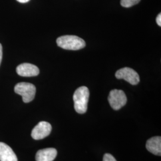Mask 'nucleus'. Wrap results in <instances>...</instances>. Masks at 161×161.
Wrapping results in <instances>:
<instances>
[{"label":"nucleus","instance_id":"1","mask_svg":"<svg viewBox=\"0 0 161 161\" xmlns=\"http://www.w3.org/2000/svg\"><path fill=\"white\" fill-rule=\"evenodd\" d=\"M90 92L86 86H80L76 90L73 99L74 108L77 113L83 114L86 112Z\"/></svg>","mask_w":161,"mask_h":161},{"label":"nucleus","instance_id":"2","mask_svg":"<svg viewBox=\"0 0 161 161\" xmlns=\"http://www.w3.org/2000/svg\"><path fill=\"white\" fill-rule=\"evenodd\" d=\"M58 47L69 50H78L84 48L86 42L84 40L75 35H64L57 39Z\"/></svg>","mask_w":161,"mask_h":161},{"label":"nucleus","instance_id":"3","mask_svg":"<svg viewBox=\"0 0 161 161\" xmlns=\"http://www.w3.org/2000/svg\"><path fill=\"white\" fill-rule=\"evenodd\" d=\"M14 92L22 97L24 103H29L34 99L36 88L34 85L28 82H20L14 86Z\"/></svg>","mask_w":161,"mask_h":161},{"label":"nucleus","instance_id":"4","mask_svg":"<svg viewBox=\"0 0 161 161\" xmlns=\"http://www.w3.org/2000/svg\"><path fill=\"white\" fill-rule=\"evenodd\" d=\"M108 101L112 109L118 110L127 103V96L122 90H112L108 96Z\"/></svg>","mask_w":161,"mask_h":161},{"label":"nucleus","instance_id":"5","mask_svg":"<svg viewBox=\"0 0 161 161\" xmlns=\"http://www.w3.org/2000/svg\"><path fill=\"white\" fill-rule=\"evenodd\" d=\"M116 78L126 80L131 85H137L140 82V77L137 72L130 68H124L119 69L115 74Z\"/></svg>","mask_w":161,"mask_h":161},{"label":"nucleus","instance_id":"6","mask_svg":"<svg viewBox=\"0 0 161 161\" xmlns=\"http://www.w3.org/2000/svg\"><path fill=\"white\" fill-rule=\"evenodd\" d=\"M52 130L50 124L45 121H41L34 128L31 132V136L34 140H41L49 136Z\"/></svg>","mask_w":161,"mask_h":161},{"label":"nucleus","instance_id":"7","mask_svg":"<svg viewBox=\"0 0 161 161\" xmlns=\"http://www.w3.org/2000/svg\"><path fill=\"white\" fill-rule=\"evenodd\" d=\"M16 72L18 75L21 76L31 77L38 75L40 74V70L34 64L25 63L20 64L17 66Z\"/></svg>","mask_w":161,"mask_h":161},{"label":"nucleus","instance_id":"8","mask_svg":"<svg viewBox=\"0 0 161 161\" xmlns=\"http://www.w3.org/2000/svg\"><path fill=\"white\" fill-rule=\"evenodd\" d=\"M58 155L57 150L54 148H46L37 152L36 161H53Z\"/></svg>","mask_w":161,"mask_h":161},{"label":"nucleus","instance_id":"9","mask_svg":"<svg viewBox=\"0 0 161 161\" xmlns=\"http://www.w3.org/2000/svg\"><path fill=\"white\" fill-rule=\"evenodd\" d=\"M0 161H18L12 148L3 142H0Z\"/></svg>","mask_w":161,"mask_h":161},{"label":"nucleus","instance_id":"10","mask_svg":"<svg viewBox=\"0 0 161 161\" xmlns=\"http://www.w3.org/2000/svg\"><path fill=\"white\" fill-rule=\"evenodd\" d=\"M146 149L150 153L155 155H161V138L159 136L149 138L146 145Z\"/></svg>","mask_w":161,"mask_h":161},{"label":"nucleus","instance_id":"11","mask_svg":"<svg viewBox=\"0 0 161 161\" xmlns=\"http://www.w3.org/2000/svg\"><path fill=\"white\" fill-rule=\"evenodd\" d=\"M140 1V0H121V5L124 7H131Z\"/></svg>","mask_w":161,"mask_h":161},{"label":"nucleus","instance_id":"12","mask_svg":"<svg viewBox=\"0 0 161 161\" xmlns=\"http://www.w3.org/2000/svg\"><path fill=\"white\" fill-rule=\"evenodd\" d=\"M103 161H116L115 158L109 153H106L103 156Z\"/></svg>","mask_w":161,"mask_h":161},{"label":"nucleus","instance_id":"13","mask_svg":"<svg viewBox=\"0 0 161 161\" xmlns=\"http://www.w3.org/2000/svg\"><path fill=\"white\" fill-rule=\"evenodd\" d=\"M156 23L159 26H161V13H159V14H158V16H157L156 17Z\"/></svg>","mask_w":161,"mask_h":161},{"label":"nucleus","instance_id":"14","mask_svg":"<svg viewBox=\"0 0 161 161\" xmlns=\"http://www.w3.org/2000/svg\"><path fill=\"white\" fill-rule=\"evenodd\" d=\"M2 58H3V47H2L1 44H0V64L1 63Z\"/></svg>","mask_w":161,"mask_h":161},{"label":"nucleus","instance_id":"15","mask_svg":"<svg viewBox=\"0 0 161 161\" xmlns=\"http://www.w3.org/2000/svg\"><path fill=\"white\" fill-rule=\"evenodd\" d=\"M17 1L21 3H28L30 0H17Z\"/></svg>","mask_w":161,"mask_h":161}]
</instances>
